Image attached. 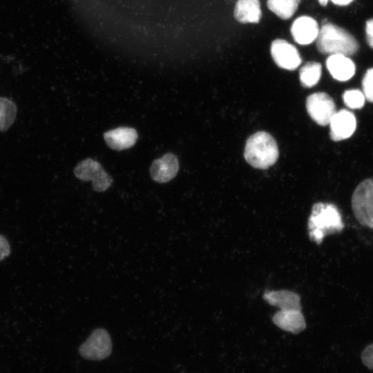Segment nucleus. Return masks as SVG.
Returning a JSON list of instances; mask_svg holds the SVG:
<instances>
[{
	"mask_svg": "<svg viewBox=\"0 0 373 373\" xmlns=\"http://www.w3.org/2000/svg\"><path fill=\"white\" fill-rule=\"evenodd\" d=\"M343 228L341 214L334 204L323 202L314 204L308 220L312 240L320 244L326 235L341 232Z\"/></svg>",
	"mask_w": 373,
	"mask_h": 373,
	"instance_id": "f257e3e1",
	"label": "nucleus"
},
{
	"mask_svg": "<svg viewBox=\"0 0 373 373\" xmlns=\"http://www.w3.org/2000/svg\"><path fill=\"white\" fill-rule=\"evenodd\" d=\"M316 47L323 54H355L359 48L356 39L346 30L329 22L322 25L316 38Z\"/></svg>",
	"mask_w": 373,
	"mask_h": 373,
	"instance_id": "f03ea898",
	"label": "nucleus"
},
{
	"mask_svg": "<svg viewBox=\"0 0 373 373\" xmlns=\"http://www.w3.org/2000/svg\"><path fill=\"white\" fill-rule=\"evenodd\" d=\"M278 154L275 140L265 131H259L250 136L244 152L246 161L253 167L260 169H266L274 164Z\"/></svg>",
	"mask_w": 373,
	"mask_h": 373,
	"instance_id": "7ed1b4c3",
	"label": "nucleus"
},
{
	"mask_svg": "<svg viewBox=\"0 0 373 373\" xmlns=\"http://www.w3.org/2000/svg\"><path fill=\"white\" fill-rule=\"evenodd\" d=\"M352 207L359 223L373 229V179H366L357 186L352 197Z\"/></svg>",
	"mask_w": 373,
	"mask_h": 373,
	"instance_id": "20e7f679",
	"label": "nucleus"
},
{
	"mask_svg": "<svg viewBox=\"0 0 373 373\" xmlns=\"http://www.w3.org/2000/svg\"><path fill=\"white\" fill-rule=\"evenodd\" d=\"M112 352V342L108 332L103 328L95 329L79 348L82 357L90 361H101Z\"/></svg>",
	"mask_w": 373,
	"mask_h": 373,
	"instance_id": "39448f33",
	"label": "nucleus"
},
{
	"mask_svg": "<svg viewBox=\"0 0 373 373\" xmlns=\"http://www.w3.org/2000/svg\"><path fill=\"white\" fill-rule=\"evenodd\" d=\"M74 173L77 178L83 181L92 180L93 189L96 191H106L113 182L101 164L90 158L80 162L75 166Z\"/></svg>",
	"mask_w": 373,
	"mask_h": 373,
	"instance_id": "423d86ee",
	"label": "nucleus"
},
{
	"mask_svg": "<svg viewBox=\"0 0 373 373\" xmlns=\"http://www.w3.org/2000/svg\"><path fill=\"white\" fill-rule=\"evenodd\" d=\"M306 108L311 118L321 126L329 124L336 112L333 99L323 92L315 93L308 96Z\"/></svg>",
	"mask_w": 373,
	"mask_h": 373,
	"instance_id": "0eeeda50",
	"label": "nucleus"
},
{
	"mask_svg": "<svg viewBox=\"0 0 373 373\" xmlns=\"http://www.w3.org/2000/svg\"><path fill=\"white\" fill-rule=\"evenodd\" d=\"M270 52L275 64L283 69L294 70L302 62L297 48L282 39H276L271 42Z\"/></svg>",
	"mask_w": 373,
	"mask_h": 373,
	"instance_id": "6e6552de",
	"label": "nucleus"
},
{
	"mask_svg": "<svg viewBox=\"0 0 373 373\" xmlns=\"http://www.w3.org/2000/svg\"><path fill=\"white\" fill-rule=\"evenodd\" d=\"M330 137L335 142L349 138L354 132L356 120L354 115L345 109L336 111L329 122Z\"/></svg>",
	"mask_w": 373,
	"mask_h": 373,
	"instance_id": "1a4fd4ad",
	"label": "nucleus"
},
{
	"mask_svg": "<svg viewBox=\"0 0 373 373\" xmlns=\"http://www.w3.org/2000/svg\"><path fill=\"white\" fill-rule=\"evenodd\" d=\"M290 30L293 39L297 44L308 45L316 39L319 27L314 18L300 16L293 22Z\"/></svg>",
	"mask_w": 373,
	"mask_h": 373,
	"instance_id": "9d476101",
	"label": "nucleus"
},
{
	"mask_svg": "<svg viewBox=\"0 0 373 373\" xmlns=\"http://www.w3.org/2000/svg\"><path fill=\"white\" fill-rule=\"evenodd\" d=\"M178 169L179 163L177 157L169 153L153 162L150 167V174L154 181L164 183L176 175Z\"/></svg>",
	"mask_w": 373,
	"mask_h": 373,
	"instance_id": "9b49d317",
	"label": "nucleus"
},
{
	"mask_svg": "<svg viewBox=\"0 0 373 373\" xmlns=\"http://www.w3.org/2000/svg\"><path fill=\"white\" fill-rule=\"evenodd\" d=\"M104 138L111 149L121 151L131 148L135 144L137 133L133 128L123 126L106 131Z\"/></svg>",
	"mask_w": 373,
	"mask_h": 373,
	"instance_id": "f8f14e48",
	"label": "nucleus"
},
{
	"mask_svg": "<svg viewBox=\"0 0 373 373\" xmlns=\"http://www.w3.org/2000/svg\"><path fill=\"white\" fill-rule=\"evenodd\" d=\"M326 66L333 78L338 81H347L355 74L354 63L343 55H331L326 60Z\"/></svg>",
	"mask_w": 373,
	"mask_h": 373,
	"instance_id": "ddd939ff",
	"label": "nucleus"
},
{
	"mask_svg": "<svg viewBox=\"0 0 373 373\" xmlns=\"http://www.w3.org/2000/svg\"><path fill=\"white\" fill-rule=\"evenodd\" d=\"M273 322L287 332L298 334L306 327L301 310H279L272 318Z\"/></svg>",
	"mask_w": 373,
	"mask_h": 373,
	"instance_id": "4468645a",
	"label": "nucleus"
},
{
	"mask_svg": "<svg viewBox=\"0 0 373 373\" xmlns=\"http://www.w3.org/2000/svg\"><path fill=\"white\" fill-rule=\"evenodd\" d=\"M263 298L270 305L280 307V310H301L299 296L291 291H267Z\"/></svg>",
	"mask_w": 373,
	"mask_h": 373,
	"instance_id": "2eb2a0df",
	"label": "nucleus"
},
{
	"mask_svg": "<svg viewBox=\"0 0 373 373\" xmlns=\"http://www.w3.org/2000/svg\"><path fill=\"white\" fill-rule=\"evenodd\" d=\"M233 14L240 23H258L262 16L259 0H238Z\"/></svg>",
	"mask_w": 373,
	"mask_h": 373,
	"instance_id": "dca6fc26",
	"label": "nucleus"
},
{
	"mask_svg": "<svg viewBox=\"0 0 373 373\" xmlns=\"http://www.w3.org/2000/svg\"><path fill=\"white\" fill-rule=\"evenodd\" d=\"M321 64L316 61L307 62L299 71L300 82L303 87L312 88L320 80Z\"/></svg>",
	"mask_w": 373,
	"mask_h": 373,
	"instance_id": "f3484780",
	"label": "nucleus"
},
{
	"mask_svg": "<svg viewBox=\"0 0 373 373\" xmlns=\"http://www.w3.org/2000/svg\"><path fill=\"white\" fill-rule=\"evenodd\" d=\"M300 0H267L268 8L282 19L291 18L298 8Z\"/></svg>",
	"mask_w": 373,
	"mask_h": 373,
	"instance_id": "a211bd4d",
	"label": "nucleus"
},
{
	"mask_svg": "<svg viewBox=\"0 0 373 373\" xmlns=\"http://www.w3.org/2000/svg\"><path fill=\"white\" fill-rule=\"evenodd\" d=\"M17 115V106L10 99L0 97V131H6L13 124Z\"/></svg>",
	"mask_w": 373,
	"mask_h": 373,
	"instance_id": "6ab92c4d",
	"label": "nucleus"
},
{
	"mask_svg": "<svg viewBox=\"0 0 373 373\" xmlns=\"http://www.w3.org/2000/svg\"><path fill=\"white\" fill-rule=\"evenodd\" d=\"M345 104L352 109H360L365 104V97L363 93L358 89L345 90L343 95Z\"/></svg>",
	"mask_w": 373,
	"mask_h": 373,
	"instance_id": "aec40b11",
	"label": "nucleus"
},
{
	"mask_svg": "<svg viewBox=\"0 0 373 373\" xmlns=\"http://www.w3.org/2000/svg\"><path fill=\"white\" fill-rule=\"evenodd\" d=\"M362 88L365 99L373 102V68L366 71L362 80Z\"/></svg>",
	"mask_w": 373,
	"mask_h": 373,
	"instance_id": "412c9836",
	"label": "nucleus"
},
{
	"mask_svg": "<svg viewBox=\"0 0 373 373\" xmlns=\"http://www.w3.org/2000/svg\"><path fill=\"white\" fill-rule=\"evenodd\" d=\"M363 364L369 369L373 370V343L368 345L361 353Z\"/></svg>",
	"mask_w": 373,
	"mask_h": 373,
	"instance_id": "4be33fe9",
	"label": "nucleus"
},
{
	"mask_svg": "<svg viewBox=\"0 0 373 373\" xmlns=\"http://www.w3.org/2000/svg\"><path fill=\"white\" fill-rule=\"evenodd\" d=\"M10 247L7 239L0 235V261L9 256Z\"/></svg>",
	"mask_w": 373,
	"mask_h": 373,
	"instance_id": "5701e85b",
	"label": "nucleus"
},
{
	"mask_svg": "<svg viewBox=\"0 0 373 373\" xmlns=\"http://www.w3.org/2000/svg\"><path fill=\"white\" fill-rule=\"evenodd\" d=\"M365 37L367 44L373 49V19H370L366 21Z\"/></svg>",
	"mask_w": 373,
	"mask_h": 373,
	"instance_id": "b1692460",
	"label": "nucleus"
},
{
	"mask_svg": "<svg viewBox=\"0 0 373 373\" xmlns=\"http://www.w3.org/2000/svg\"><path fill=\"white\" fill-rule=\"evenodd\" d=\"M332 2L338 6H346L350 4L353 0H331Z\"/></svg>",
	"mask_w": 373,
	"mask_h": 373,
	"instance_id": "393cba45",
	"label": "nucleus"
},
{
	"mask_svg": "<svg viewBox=\"0 0 373 373\" xmlns=\"http://www.w3.org/2000/svg\"><path fill=\"white\" fill-rule=\"evenodd\" d=\"M329 0H318L320 5L322 6H326Z\"/></svg>",
	"mask_w": 373,
	"mask_h": 373,
	"instance_id": "a878e982",
	"label": "nucleus"
}]
</instances>
